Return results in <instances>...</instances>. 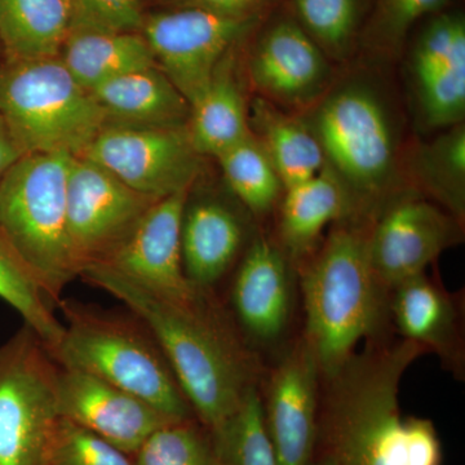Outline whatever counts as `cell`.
<instances>
[{"label": "cell", "instance_id": "obj_1", "mask_svg": "<svg viewBox=\"0 0 465 465\" xmlns=\"http://www.w3.org/2000/svg\"><path fill=\"white\" fill-rule=\"evenodd\" d=\"M79 277L124 302L148 326L208 430L228 420L258 387V362L210 291L183 302L171 300L104 265L87 266Z\"/></svg>", "mask_w": 465, "mask_h": 465}, {"label": "cell", "instance_id": "obj_2", "mask_svg": "<svg viewBox=\"0 0 465 465\" xmlns=\"http://www.w3.org/2000/svg\"><path fill=\"white\" fill-rule=\"evenodd\" d=\"M425 349L414 341H372L323 379L322 430L336 465H440L432 421L405 418L400 385Z\"/></svg>", "mask_w": 465, "mask_h": 465}, {"label": "cell", "instance_id": "obj_3", "mask_svg": "<svg viewBox=\"0 0 465 465\" xmlns=\"http://www.w3.org/2000/svg\"><path fill=\"white\" fill-rule=\"evenodd\" d=\"M370 228L336 223L302 271V339L317 358L322 381L356 353L361 341H381L391 321V291L370 259Z\"/></svg>", "mask_w": 465, "mask_h": 465}, {"label": "cell", "instance_id": "obj_4", "mask_svg": "<svg viewBox=\"0 0 465 465\" xmlns=\"http://www.w3.org/2000/svg\"><path fill=\"white\" fill-rule=\"evenodd\" d=\"M300 118L320 143L324 168L344 192V220L371 226L401 194L399 128L387 97L365 78L345 79Z\"/></svg>", "mask_w": 465, "mask_h": 465}, {"label": "cell", "instance_id": "obj_5", "mask_svg": "<svg viewBox=\"0 0 465 465\" xmlns=\"http://www.w3.org/2000/svg\"><path fill=\"white\" fill-rule=\"evenodd\" d=\"M65 318L54 362L139 397L174 421L194 412L157 339L134 313L105 311L72 299L57 302Z\"/></svg>", "mask_w": 465, "mask_h": 465}, {"label": "cell", "instance_id": "obj_6", "mask_svg": "<svg viewBox=\"0 0 465 465\" xmlns=\"http://www.w3.org/2000/svg\"><path fill=\"white\" fill-rule=\"evenodd\" d=\"M72 158L64 153L25 154L0 180V235L51 304L81 274L67 232Z\"/></svg>", "mask_w": 465, "mask_h": 465}, {"label": "cell", "instance_id": "obj_7", "mask_svg": "<svg viewBox=\"0 0 465 465\" xmlns=\"http://www.w3.org/2000/svg\"><path fill=\"white\" fill-rule=\"evenodd\" d=\"M0 115L25 154L79 157L106 124L60 57L0 60Z\"/></svg>", "mask_w": 465, "mask_h": 465}, {"label": "cell", "instance_id": "obj_8", "mask_svg": "<svg viewBox=\"0 0 465 465\" xmlns=\"http://www.w3.org/2000/svg\"><path fill=\"white\" fill-rule=\"evenodd\" d=\"M57 374L54 357L26 323L0 344V465H43L58 418Z\"/></svg>", "mask_w": 465, "mask_h": 465}, {"label": "cell", "instance_id": "obj_9", "mask_svg": "<svg viewBox=\"0 0 465 465\" xmlns=\"http://www.w3.org/2000/svg\"><path fill=\"white\" fill-rule=\"evenodd\" d=\"M134 191L154 200L192 191L202 173V155L186 127L106 124L84 150Z\"/></svg>", "mask_w": 465, "mask_h": 465}, {"label": "cell", "instance_id": "obj_10", "mask_svg": "<svg viewBox=\"0 0 465 465\" xmlns=\"http://www.w3.org/2000/svg\"><path fill=\"white\" fill-rule=\"evenodd\" d=\"M262 17H232L197 8H170L145 16L142 29L155 65L192 105L223 58Z\"/></svg>", "mask_w": 465, "mask_h": 465}, {"label": "cell", "instance_id": "obj_11", "mask_svg": "<svg viewBox=\"0 0 465 465\" xmlns=\"http://www.w3.org/2000/svg\"><path fill=\"white\" fill-rule=\"evenodd\" d=\"M157 201L90 159L73 157L67 174V232L81 273L87 266L104 264Z\"/></svg>", "mask_w": 465, "mask_h": 465}, {"label": "cell", "instance_id": "obj_12", "mask_svg": "<svg viewBox=\"0 0 465 465\" xmlns=\"http://www.w3.org/2000/svg\"><path fill=\"white\" fill-rule=\"evenodd\" d=\"M461 224L434 202L418 195H397L370 228V259L379 280L391 291L425 273L443 251L460 243Z\"/></svg>", "mask_w": 465, "mask_h": 465}, {"label": "cell", "instance_id": "obj_13", "mask_svg": "<svg viewBox=\"0 0 465 465\" xmlns=\"http://www.w3.org/2000/svg\"><path fill=\"white\" fill-rule=\"evenodd\" d=\"M247 72L259 97L282 109H309L332 85L329 57L291 16L260 34Z\"/></svg>", "mask_w": 465, "mask_h": 465}, {"label": "cell", "instance_id": "obj_14", "mask_svg": "<svg viewBox=\"0 0 465 465\" xmlns=\"http://www.w3.org/2000/svg\"><path fill=\"white\" fill-rule=\"evenodd\" d=\"M191 191L162 198L146 211L124 243L104 266L131 282L171 300H191L201 292L186 278L182 225Z\"/></svg>", "mask_w": 465, "mask_h": 465}, {"label": "cell", "instance_id": "obj_15", "mask_svg": "<svg viewBox=\"0 0 465 465\" xmlns=\"http://www.w3.org/2000/svg\"><path fill=\"white\" fill-rule=\"evenodd\" d=\"M320 366L302 339L269 376L262 400L266 433L278 465H308L317 436Z\"/></svg>", "mask_w": 465, "mask_h": 465}, {"label": "cell", "instance_id": "obj_16", "mask_svg": "<svg viewBox=\"0 0 465 465\" xmlns=\"http://www.w3.org/2000/svg\"><path fill=\"white\" fill-rule=\"evenodd\" d=\"M57 414L131 457L155 430L174 421L121 388L96 376L60 366Z\"/></svg>", "mask_w": 465, "mask_h": 465}, {"label": "cell", "instance_id": "obj_17", "mask_svg": "<svg viewBox=\"0 0 465 465\" xmlns=\"http://www.w3.org/2000/svg\"><path fill=\"white\" fill-rule=\"evenodd\" d=\"M274 242L259 237L244 252L232 287V304L242 332L271 344L282 338L292 314V272Z\"/></svg>", "mask_w": 465, "mask_h": 465}, {"label": "cell", "instance_id": "obj_18", "mask_svg": "<svg viewBox=\"0 0 465 465\" xmlns=\"http://www.w3.org/2000/svg\"><path fill=\"white\" fill-rule=\"evenodd\" d=\"M391 321L401 338L436 354L458 379L464 375L460 311L450 293L425 273L391 290Z\"/></svg>", "mask_w": 465, "mask_h": 465}, {"label": "cell", "instance_id": "obj_19", "mask_svg": "<svg viewBox=\"0 0 465 465\" xmlns=\"http://www.w3.org/2000/svg\"><path fill=\"white\" fill-rule=\"evenodd\" d=\"M246 237V222L228 203L216 198L193 202L188 198L183 216L182 249L189 282L210 291L240 256Z\"/></svg>", "mask_w": 465, "mask_h": 465}, {"label": "cell", "instance_id": "obj_20", "mask_svg": "<svg viewBox=\"0 0 465 465\" xmlns=\"http://www.w3.org/2000/svg\"><path fill=\"white\" fill-rule=\"evenodd\" d=\"M106 124L186 127L191 105L157 65L128 73L90 91Z\"/></svg>", "mask_w": 465, "mask_h": 465}, {"label": "cell", "instance_id": "obj_21", "mask_svg": "<svg viewBox=\"0 0 465 465\" xmlns=\"http://www.w3.org/2000/svg\"><path fill=\"white\" fill-rule=\"evenodd\" d=\"M235 48L216 67L201 96L191 105L189 137L202 157H219L249 137L250 104L235 73Z\"/></svg>", "mask_w": 465, "mask_h": 465}, {"label": "cell", "instance_id": "obj_22", "mask_svg": "<svg viewBox=\"0 0 465 465\" xmlns=\"http://www.w3.org/2000/svg\"><path fill=\"white\" fill-rule=\"evenodd\" d=\"M58 57L87 91L128 73L155 66L154 54L142 32L73 27Z\"/></svg>", "mask_w": 465, "mask_h": 465}, {"label": "cell", "instance_id": "obj_23", "mask_svg": "<svg viewBox=\"0 0 465 465\" xmlns=\"http://www.w3.org/2000/svg\"><path fill=\"white\" fill-rule=\"evenodd\" d=\"M345 217L344 192L323 168L316 176L284 189L277 244L291 262H302L313 252L324 228Z\"/></svg>", "mask_w": 465, "mask_h": 465}, {"label": "cell", "instance_id": "obj_24", "mask_svg": "<svg viewBox=\"0 0 465 465\" xmlns=\"http://www.w3.org/2000/svg\"><path fill=\"white\" fill-rule=\"evenodd\" d=\"M75 20V0H0L5 61L57 57Z\"/></svg>", "mask_w": 465, "mask_h": 465}, {"label": "cell", "instance_id": "obj_25", "mask_svg": "<svg viewBox=\"0 0 465 465\" xmlns=\"http://www.w3.org/2000/svg\"><path fill=\"white\" fill-rule=\"evenodd\" d=\"M249 122L251 133L271 159L284 189L323 170L320 143L300 116L258 96L251 101Z\"/></svg>", "mask_w": 465, "mask_h": 465}, {"label": "cell", "instance_id": "obj_26", "mask_svg": "<svg viewBox=\"0 0 465 465\" xmlns=\"http://www.w3.org/2000/svg\"><path fill=\"white\" fill-rule=\"evenodd\" d=\"M412 183L459 222L465 216V127L452 125L430 143H419L409 158Z\"/></svg>", "mask_w": 465, "mask_h": 465}, {"label": "cell", "instance_id": "obj_27", "mask_svg": "<svg viewBox=\"0 0 465 465\" xmlns=\"http://www.w3.org/2000/svg\"><path fill=\"white\" fill-rule=\"evenodd\" d=\"M216 159L229 189L251 215H265L280 201L283 183L252 134Z\"/></svg>", "mask_w": 465, "mask_h": 465}, {"label": "cell", "instance_id": "obj_28", "mask_svg": "<svg viewBox=\"0 0 465 465\" xmlns=\"http://www.w3.org/2000/svg\"><path fill=\"white\" fill-rule=\"evenodd\" d=\"M208 432L217 465H278L266 433L258 387L249 391L228 420Z\"/></svg>", "mask_w": 465, "mask_h": 465}, {"label": "cell", "instance_id": "obj_29", "mask_svg": "<svg viewBox=\"0 0 465 465\" xmlns=\"http://www.w3.org/2000/svg\"><path fill=\"white\" fill-rule=\"evenodd\" d=\"M0 299L5 300L32 327L52 353L60 344L64 324L52 311L51 302L33 280L23 262L0 235Z\"/></svg>", "mask_w": 465, "mask_h": 465}, {"label": "cell", "instance_id": "obj_30", "mask_svg": "<svg viewBox=\"0 0 465 465\" xmlns=\"http://www.w3.org/2000/svg\"><path fill=\"white\" fill-rule=\"evenodd\" d=\"M293 18L329 58L344 60L356 42L361 0H291Z\"/></svg>", "mask_w": 465, "mask_h": 465}, {"label": "cell", "instance_id": "obj_31", "mask_svg": "<svg viewBox=\"0 0 465 465\" xmlns=\"http://www.w3.org/2000/svg\"><path fill=\"white\" fill-rule=\"evenodd\" d=\"M448 0H374L362 32L366 50L382 57L396 56L419 20L442 12Z\"/></svg>", "mask_w": 465, "mask_h": 465}, {"label": "cell", "instance_id": "obj_32", "mask_svg": "<svg viewBox=\"0 0 465 465\" xmlns=\"http://www.w3.org/2000/svg\"><path fill=\"white\" fill-rule=\"evenodd\" d=\"M134 465H217L207 428L194 419L159 428L133 455Z\"/></svg>", "mask_w": 465, "mask_h": 465}, {"label": "cell", "instance_id": "obj_33", "mask_svg": "<svg viewBox=\"0 0 465 465\" xmlns=\"http://www.w3.org/2000/svg\"><path fill=\"white\" fill-rule=\"evenodd\" d=\"M465 64V20L458 12H440L430 18L416 39L411 54L414 82L443 67Z\"/></svg>", "mask_w": 465, "mask_h": 465}, {"label": "cell", "instance_id": "obj_34", "mask_svg": "<svg viewBox=\"0 0 465 465\" xmlns=\"http://www.w3.org/2000/svg\"><path fill=\"white\" fill-rule=\"evenodd\" d=\"M43 465H134V460L91 430L57 418L48 437Z\"/></svg>", "mask_w": 465, "mask_h": 465}, {"label": "cell", "instance_id": "obj_35", "mask_svg": "<svg viewBox=\"0 0 465 465\" xmlns=\"http://www.w3.org/2000/svg\"><path fill=\"white\" fill-rule=\"evenodd\" d=\"M419 108L430 128L463 124L465 115V64L443 67L415 82Z\"/></svg>", "mask_w": 465, "mask_h": 465}, {"label": "cell", "instance_id": "obj_36", "mask_svg": "<svg viewBox=\"0 0 465 465\" xmlns=\"http://www.w3.org/2000/svg\"><path fill=\"white\" fill-rule=\"evenodd\" d=\"M143 20L140 0H75L73 27L142 32Z\"/></svg>", "mask_w": 465, "mask_h": 465}, {"label": "cell", "instance_id": "obj_37", "mask_svg": "<svg viewBox=\"0 0 465 465\" xmlns=\"http://www.w3.org/2000/svg\"><path fill=\"white\" fill-rule=\"evenodd\" d=\"M170 8H197L232 17H264L277 0H164Z\"/></svg>", "mask_w": 465, "mask_h": 465}, {"label": "cell", "instance_id": "obj_38", "mask_svg": "<svg viewBox=\"0 0 465 465\" xmlns=\"http://www.w3.org/2000/svg\"><path fill=\"white\" fill-rule=\"evenodd\" d=\"M24 155L25 153L18 145L5 119L0 115V180Z\"/></svg>", "mask_w": 465, "mask_h": 465}, {"label": "cell", "instance_id": "obj_39", "mask_svg": "<svg viewBox=\"0 0 465 465\" xmlns=\"http://www.w3.org/2000/svg\"><path fill=\"white\" fill-rule=\"evenodd\" d=\"M308 465H336V463L329 454H326L318 461H309Z\"/></svg>", "mask_w": 465, "mask_h": 465}, {"label": "cell", "instance_id": "obj_40", "mask_svg": "<svg viewBox=\"0 0 465 465\" xmlns=\"http://www.w3.org/2000/svg\"><path fill=\"white\" fill-rule=\"evenodd\" d=\"M0 60H2V54H0Z\"/></svg>", "mask_w": 465, "mask_h": 465}]
</instances>
